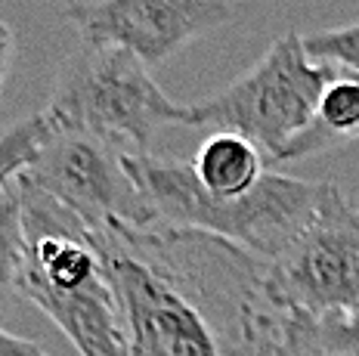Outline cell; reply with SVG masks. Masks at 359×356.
I'll return each instance as SVG.
<instances>
[{"instance_id": "obj_1", "label": "cell", "mask_w": 359, "mask_h": 356, "mask_svg": "<svg viewBox=\"0 0 359 356\" xmlns=\"http://www.w3.org/2000/svg\"><path fill=\"white\" fill-rule=\"evenodd\" d=\"M121 298L133 356H269L288 313L269 266L201 229L90 226Z\"/></svg>"}, {"instance_id": "obj_2", "label": "cell", "mask_w": 359, "mask_h": 356, "mask_svg": "<svg viewBox=\"0 0 359 356\" xmlns=\"http://www.w3.org/2000/svg\"><path fill=\"white\" fill-rule=\"evenodd\" d=\"M22 298L43 310L81 356H133L121 298L90 229L28 174L19 177Z\"/></svg>"}, {"instance_id": "obj_3", "label": "cell", "mask_w": 359, "mask_h": 356, "mask_svg": "<svg viewBox=\"0 0 359 356\" xmlns=\"http://www.w3.org/2000/svg\"><path fill=\"white\" fill-rule=\"evenodd\" d=\"M124 167L155 211L158 226L214 233L266 263L313 224L328 192V183H306L269 170L245 198L220 202L201 189L186 161L124 152Z\"/></svg>"}, {"instance_id": "obj_4", "label": "cell", "mask_w": 359, "mask_h": 356, "mask_svg": "<svg viewBox=\"0 0 359 356\" xmlns=\"http://www.w3.org/2000/svg\"><path fill=\"white\" fill-rule=\"evenodd\" d=\"M43 115L53 130L84 133L121 149L130 143L137 155H152L149 149L161 128L189 124V106L164 96L143 59L96 43H81L65 56Z\"/></svg>"}, {"instance_id": "obj_5", "label": "cell", "mask_w": 359, "mask_h": 356, "mask_svg": "<svg viewBox=\"0 0 359 356\" xmlns=\"http://www.w3.org/2000/svg\"><path fill=\"white\" fill-rule=\"evenodd\" d=\"M338 75L334 65L313 62L304 38L288 32L223 93L189 106V128L238 133L273 161H285L291 146L313 128L319 100Z\"/></svg>"}, {"instance_id": "obj_6", "label": "cell", "mask_w": 359, "mask_h": 356, "mask_svg": "<svg viewBox=\"0 0 359 356\" xmlns=\"http://www.w3.org/2000/svg\"><path fill=\"white\" fill-rule=\"evenodd\" d=\"M269 294L285 313L359 316V207L328 183L313 224L269 261Z\"/></svg>"}, {"instance_id": "obj_7", "label": "cell", "mask_w": 359, "mask_h": 356, "mask_svg": "<svg viewBox=\"0 0 359 356\" xmlns=\"http://www.w3.org/2000/svg\"><path fill=\"white\" fill-rule=\"evenodd\" d=\"M124 152L130 149L84 133L53 130L25 174L65 207H72L87 226L106 220L140 229L158 226L155 211L127 174Z\"/></svg>"}, {"instance_id": "obj_8", "label": "cell", "mask_w": 359, "mask_h": 356, "mask_svg": "<svg viewBox=\"0 0 359 356\" xmlns=\"http://www.w3.org/2000/svg\"><path fill=\"white\" fill-rule=\"evenodd\" d=\"M226 19V0H96L69 6L81 43L130 50L146 65L164 62Z\"/></svg>"}, {"instance_id": "obj_9", "label": "cell", "mask_w": 359, "mask_h": 356, "mask_svg": "<svg viewBox=\"0 0 359 356\" xmlns=\"http://www.w3.org/2000/svg\"><path fill=\"white\" fill-rule=\"evenodd\" d=\"M192 174L208 196L220 198V202H236L257 189L269 170L264 167V155L251 139L217 130L196 152Z\"/></svg>"}, {"instance_id": "obj_10", "label": "cell", "mask_w": 359, "mask_h": 356, "mask_svg": "<svg viewBox=\"0 0 359 356\" xmlns=\"http://www.w3.org/2000/svg\"><path fill=\"white\" fill-rule=\"evenodd\" d=\"M350 139H359V75L341 71V75L325 87L313 128L291 146L285 161H297V158H306V155L328 152L341 143H350Z\"/></svg>"}, {"instance_id": "obj_11", "label": "cell", "mask_w": 359, "mask_h": 356, "mask_svg": "<svg viewBox=\"0 0 359 356\" xmlns=\"http://www.w3.org/2000/svg\"><path fill=\"white\" fill-rule=\"evenodd\" d=\"M269 356H359V316L310 319L288 313L282 338Z\"/></svg>"}, {"instance_id": "obj_12", "label": "cell", "mask_w": 359, "mask_h": 356, "mask_svg": "<svg viewBox=\"0 0 359 356\" xmlns=\"http://www.w3.org/2000/svg\"><path fill=\"white\" fill-rule=\"evenodd\" d=\"M22 266H25V229H22L19 183L0 196V316L22 298Z\"/></svg>"}, {"instance_id": "obj_13", "label": "cell", "mask_w": 359, "mask_h": 356, "mask_svg": "<svg viewBox=\"0 0 359 356\" xmlns=\"http://www.w3.org/2000/svg\"><path fill=\"white\" fill-rule=\"evenodd\" d=\"M50 137H53V124L43 112L22 118L0 133V196L34 165Z\"/></svg>"}, {"instance_id": "obj_14", "label": "cell", "mask_w": 359, "mask_h": 356, "mask_svg": "<svg viewBox=\"0 0 359 356\" xmlns=\"http://www.w3.org/2000/svg\"><path fill=\"white\" fill-rule=\"evenodd\" d=\"M304 50L313 62L334 65L341 71L359 75V22L344 25V28H332V32L306 34Z\"/></svg>"}, {"instance_id": "obj_15", "label": "cell", "mask_w": 359, "mask_h": 356, "mask_svg": "<svg viewBox=\"0 0 359 356\" xmlns=\"http://www.w3.org/2000/svg\"><path fill=\"white\" fill-rule=\"evenodd\" d=\"M0 356H47L34 341L10 335V331L0 329Z\"/></svg>"}, {"instance_id": "obj_16", "label": "cell", "mask_w": 359, "mask_h": 356, "mask_svg": "<svg viewBox=\"0 0 359 356\" xmlns=\"http://www.w3.org/2000/svg\"><path fill=\"white\" fill-rule=\"evenodd\" d=\"M13 53H16V38H13V32L6 25H0V93H4V81L10 75Z\"/></svg>"}]
</instances>
